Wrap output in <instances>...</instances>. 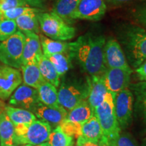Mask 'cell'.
I'll use <instances>...</instances> for the list:
<instances>
[{
  "label": "cell",
  "instance_id": "1",
  "mask_svg": "<svg viewBox=\"0 0 146 146\" xmlns=\"http://www.w3.org/2000/svg\"><path fill=\"white\" fill-rule=\"evenodd\" d=\"M105 44L104 36L92 33H87L71 42L74 58L91 77H102L106 70L104 59Z\"/></svg>",
  "mask_w": 146,
  "mask_h": 146
},
{
  "label": "cell",
  "instance_id": "2",
  "mask_svg": "<svg viewBox=\"0 0 146 146\" xmlns=\"http://www.w3.org/2000/svg\"><path fill=\"white\" fill-rule=\"evenodd\" d=\"M129 65L135 69L146 60V29L138 25H126L118 32Z\"/></svg>",
  "mask_w": 146,
  "mask_h": 146
},
{
  "label": "cell",
  "instance_id": "3",
  "mask_svg": "<svg viewBox=\"0 0 146 146\" xmlns=\"http://www.w3.org/2000/svg\"><path fill=\"white\" fill-rule=\"evenodd\" d=\"M37 17L40 29L50 39L65 41L75 36V28L52 12H39Z\"/></svg>",
  "mask_w": 146,
  "mask_h": 146
},
{
  "label": "cell",
  "instance_id": "4",
  "mask_svg": "<svg viewBox=\"0 0 146 146\" xmlns=\"http://www.w3.org/2000/svg\"><path fill=\"white\" fill-rule=\"evenodd\" d=\"M114 95L108 93L106 100L95 109L96 115L102 128L106 145L121 133L114 108Z\"/></svg>",
  "mask_w": 146,
  "mask_h": 146
},
{
  "label": "cell",
  "instance_id": "5",
  "mask_svg": "<svg viewBox=\"0 0 146 146\" xmlns=\"http://www.w3.org/2000/svg\"><path fill=\"white\" fill-rule=\"evenodd\" d=\"M89 88V77L85 81L64 82L58 91V104L67 111L70 110L80 102L87 100Z\"/></svg>",
  "mask_w": 146,
  "mask_h": 146
},
{
  "label": "cell",
  "instance_id": "6",
  "mask_svg": "<svg viewBox=\"0 0 146 146\" xmlns=\"http://www.w3.org/2000/svg\"><path fill=\"white\" fill-rule=\"evenodd\" d=\"M15 145L29 144L36 145L48 141L52 127L41 120H36L29 125L15 126Z\"/></svg>",
  "mask_w": 146,
  "mask_h": 146
},
{
  "label": "cell",
  "instance_id": "7",
  "mask_svg": "<svg viewBox=\"0 0 146 146\" xmlns=\"http://www.w3.org/2000/svg\"><path fill=\"white\" fill-rule=\"evenodd\" d=\"M25 35L17 31L0 43V62L12 68L20 69L23 66V54Z\"/></svg>",
  "mask_w": 146,
  "mask_h": 146
},
{
  "label": "cell",
  "instance_id": "8",
  "mask_svg": "<svg viewBox=\"0 0 146 146\" xmlns=\"http://www.w3.org/2000/svg\"><path fill=\"white\" fill-rule=\"evenodd\" d=\"M134 99V96L129 87L114 96L115 115L121 130L129 127L132 122Z\"/></svg>",
  "mask_w": 146,
  "mask_h": 146
},
{
  "label": "cell",
  "instance_id": "9",
  "mask_svg": "<svg viewBox=\"0 0 146 146\" xmlns=\"http://www.w3.org/2000/svg\"><path fill=\"white\" fill-rule=\"evenodd\" d=\"M9 98L10 106L27 110L33 114L39 104L41 103L37 89L25 84L18 86Z\"/></svg>",
  "mask_w": 146,
  "mask_h": 146
},
{
  "label": "cell",
  "instance_id": "10",
  "mask_svg": "<svg viewBox=\"0 0 146 146\" xmlns=\"http://www.w3.org/2000/svg\"><path fill=\"white\" fill-rule=\"evenodd\" d=\"M23 83L19 69L5 65L0 62V100H8L15 89Z\"/></svg>",
  "mask_w": 146,
  "mask_h": 146
},
{
  "label": "cell",
  "instance_id": "11",
  "mask_svg": "<svg viewBox=\"0 0 146 146\" xmlns=\"http://www.w3.org/2000/svg\"><path fill=\"white\" fill-rule=\"evenodd\" d=\"M106 10L105 0H79L72 19L98 21L105 16Z\"/></svg>",
  "mask_w": 146,
  "mask_h": 146
},
{
  "label": "cell",
  "instance_id": "12",
  "mask_svg": "<svg viewBox=\"0 0 146 146\" xmlns=\"http://www.w3.org/2000/svg\"><path fill=\"white\" fill-rule=\"evenodd\" d=\"M104 59L106 68H117L133 70L128 63L123 48L117 40L114 39H110L106 42Z\"/></svg>",
  "mask_w": 146,
  "mask_h": 146
},
{
  "label": "cell",
  "instance_id": "13",
  "mask_svg": "<svg viewBox=\"0 0 146 146\" xmlns=\"http://www.w3.org/2000/svg\"><path fill=\"white\" fill-rule=\"evenodd\" d=\"M133 70L122 68H107L103 76L106 87L109 92L115 96L130 85Z\"/></svg>",
  "mask_w": 146,
  "mask_h": 146
},
{
  "label": "cell",
  "instance_id": "14",
  "mask_svg": "<svg viewBox=\"0 0 146 146\" xmlns=\"http://www.w3.org/2000/svg\"><path fill=\"white\" fill-rule=\"evenodd\" d=\"M68 111L60 105L47 106L40 103L34 114L42 121L48 123L51 127L60 126L64 121Z\"/></svg>",
  "mask_w": 146,
  "mask_h": 146
},
{
  "label": "cell",
  "instance_id": "15",
  "mask_svg": "<svg viewBox=\"0 0 146 146\" xmlns=\"http://www.w3.org/2000/svg\"><path fill=\"white\" fill-rule=\"evenodd\" d=\"M25 41L23 54V65L36 62L43 55L39 35L35 33H25Z\"/></svg>",
  "mask_w": 146,
  "mask_h": 146
},
{
  "label": "cell",
  "instance_id": "16",
  "mask_svg": "<svg viewBox=\"0 0 146 146\" xmlns=\"http://www.w3.org/2000/svg\"><path fill=\"white\" fill-rule=\"evenodd\" d=\"M108 93L103 76L90 78V88L87 100L94 112L95 109L106 100Z\"/></svg>",
  "mask_w": 146,
  "mask_h": 146
},
{
  "label": "cell",
  "instance_id": "17",
  "mask_svg": "<svg viewBox=\"0 0 146 146\" xmlns=\"http://www.w3.org/2000/svg\"><path fill=\"white\" fill-rule=\"evenodd\" d=\"M78 137H81L87 141L100 143L104 146H106L102 128L100 127L98 118L94 114L81 126V134Z\"/></svg>",
  "mask_w": 146,
  "mask_h": 146
},
{
  "label": "cell",
  "instance_id": "18",
  "mask_svg": "<svg viewBox=\"0 0 146 146\" xmlns=\"http://www.w3.org/2000/svg\"><path fill=\"white\" fill-rule=\"evenodd\" d=\"M94 114L87 100L80 102L72 110L68 111L64 122L82 126Z\"/></svg>",
  "mask_w": 146,
  "mask_h": 146
},
{
  "label": "cell",
  "instance_id": "19",
  "mask_svg": "<svg viewBox=\"0 0 146 146\" xmlns=\"http://www.w3.org/2000/svg\"><path fill=\"white\" fill-rule=\"evenodd\" d=\"M129 88L135 98V110L142 121L146 125V81L129 85Z\"/></svg>",
  "mask_w": 146,
  "mask_h": 146
},
{
  "label": "cell",
  "instance_id": "20",
  "mask_svg": "<svg viewBox=\"0 0 146 146\" xmlns=\"http://www.w3.org/2000/svg\"><path fill=\"white\" fill-rule=\"evenodd\" d=\"M21 69L22 70L23 84L27 86L37 89L38 87L45 81L40 72L39 66L36 62L23 65Z\"/></svg>",
  "mask_w": 146,
  "mask_h": 146
},
{
  "label": "cell",
  "instance_id": "21",
  "mask_svg": "<svg viewBox=\"0 0 146 146\" xmlns=\"http://www.w3.org/2000/svg\"><path fill=\"white\" fill-rule=\"evenodd\" d=\"M4 112L14 124V127L18 125H29L36 120V116L33 112L12 106H5Z\"/></svg>",
  "mask_w": 146,
  "mask_h": 146
},
{
  "label": "cell",
  "instance_id": "22",
  "mask_svg": "<svg viewBox=\"0 0 146 146\" xmlns=\"http://www.w3.org/2000/svg\"><path fill=\"white\" fill-rule=\"evenodd\" d=\"M43 54L45 56L56 54H62L71 50L70 42L58 41L39 34Z\"/></svg>",
  "mask_w": 146,
  "mask_h": 146
},
{
  "label": "cell",
  "instance_id": "23",
  "mask_svg": "<svg viewBox=\"0 0 146 146\" xmlns=\"http://www.w3.org/2000/svg\"><path fill=\"white\" fill-rule=\"evenodd\" d=\"M78 1L79 0H56L53 5L52 12L70 24V21H73L72 16L77 8Z\"/></svg>",
  "mask_w": 146,
  "mask_h": 146
},
{
  "label": "cell",
  "instance_id": "24",
  "mask_svg": "<svg viewBox=\"0 0 146 146\" xmlns=\"http://www.w3.org/2000/svg\"><path fill=\"white\" fill-rule=\"evenodd\" d=\"M15 145V128L4 110L0 114V145Z\"/></svg>",
  "mask_w": 146,
  "mask_h": 146
},
{
  "label": "cell",
  "instance_id": "25",
  "mask_svg": "<svg viewBox=\"0 0 146 146\" xmlns=\"http://www.w3.org/2000/svg\"><path fill=\"white\" fill-rule=\"evenodd\" d=\"M40 72L45 81L58 87L60 85V76L50 60L44 55H41L37 61Z\"/></svg>",
  "mask_w": 146,
  "mask_h": 146
},
{
  "label": "cell",
  "instance_id": "26",
  "mask_svg": "<svg viewBox=\"0 0 146 146\" xmlns=\"http://www.w3.org/2000/svg\"><path fill=\"white\" fill-rule=\"evenodd\" d=\"M46 57L54 65L58 75L62 76L68 72L71 67V62L74 58V55L71 50L69 52L50 55Z\"/></svg>",
  "mask_w": 146,
  "mask_h": 146
},
{
  "label": "cell",
  "instance_id": "27",
  "mask_svg": "<svg viewBox=\"0 0 146 146\" xmlns=\"http://www.w3.org/2000/svg\"><path fill=\"white\" fill-rule=\"evenodd\" d=\"M38 14L29 13L23 14L14 20L18 31L23 33L31 32L39 34L40 27L37 17Z\"/></svg>",
  "mask_w": 146,
  "mask_h": 146
},
{
  "label": "cell",
  "instance_id": "28",
  "mask_svg": "<svg viewBox=\"0 0 146 146\" xmlns=\"http://www.w3.org/2000/svg\"><path fill=\"white\" fill-rule=\"evenodd\" d=\"M40 102L47 106H58V95L56 87L45 81L37 89Z\"/></svg>",
  "mask_w": 146,
  "mask_h": 146
},
{
  "label": "cell",
  "instance_id": "29",
  "mask_svg": "<svg viewBox=\"0 0 146 146\" xmlns=\"http://www.w3.org/2000/svg\"><path fill=\"white\" fill-rule=\"evenodd\" d=\"M17 7L41 9L43 8V3L41 0H0V14L5 11Z\"/></svg>",
  "mask_w": 146,
  "mask_h": 146
},
{
  "label": "cell",
  "instance_id": "30",
  "mask_svg": "<svg viewBox=\"0 0 146 146\" xmlns=\"http://www.w3.org/2000/svg\"><path fill=\"white\" fill-rule=\"evenodd\" d=\"M47 142L49 146H68L72 145L73 137L68 135L60 126H58L51 131Z\"/></svg>",
  "mask_w": 146,
  "mask_h": 146
},
{
  "label": "cell",
  "instance_id": "31",
  "mask_svg": "<svg viewBox=\"0 0 146 146\" xmlns=\"http://www.w3.org/2000/svg\"><path fill=\"white\" fill-rule=\"evenodd\" d=\"M41 9L31 8V7H17L10 9V10L5 11L0 14V16L3 18L10 20H16V18L23 14L29 13H39L41 12Z\"/></svg>",
  "mask_w": 146,
  "mask_h": 146
},
{
  "label": "cell",
  "instance_id": "32",
  "mask_svg": "<svg viewBox=\"0 0 146 146\" xmlns=\"http://www.w3.org/2000/svg\"><path fill=\"white\" fill-rule=\"evenodd\" d=\"M14 20L6 19L0 16V41H3L17 31Z\"/></svg>",
  "mask_w": 146,
  "mask_h": 146
},
{
  "label": "cell",
  "instance_id": "33",
  "mask_svg": "<svg viewBox=\"0 0 146 146\" xmlns=\"http://www.w3.org/2000/svg\"><path fill=\"white\" fill-rule=\"evenodd\" d=\"M107 146H139L135 138L129 133H120L114 139L110 141Z\"/></svg>",
  "mask_w": 146,
  "mask_h": 146
},
{
  "label": "cell",
  "instance_id": "34",
  "mask_svg": "<svg viewBox=\"0 0 146 146\" xmlns=\"http://www.w3.org/2000/svg\"><path fill=\"white\" fill-rule=\"evenodd\" d=\"M133 17L138 25L146 29V0L137 5L133 11Z\"/></svg>",
  "mask_w": 146,
  "mask_h": 146
},
{
  "label": "cell",
  "instance_id": "35",
  "mask_svg": "<svg viewBox=\"0 0 146 146\" xmlns=\"http://www.w3.org/2000/svg\"><path fill=\"white\" fill-rule=\"evenodd\" d=\"M135 72L140 81H146V60L135 69Z\"/></svg>",
  "mask_w": 146,
  "mask_h": 146
},
{
  "label": "cell",
  "instance_id": "36",
  "mask_svg": "<svg viewBox=\"0 0 146 146\" xmlns=\"http://www.w3.org/2000/svg\"><path fill=\"white\" fill-rule=\"evenodd\" d=\"M76 146H104L103 144L100 143H96L87 141L81 137H78L77 141H76Z\"/></svg>",
  "mask_w": 146,
  "mask_h": 146
},
{
  "label": "cell",
  "instance_id": "37",
  "mask_svg": "<svg viewBox=\"0 0 146 146\" xmlns=\"http://www.w3.org/2000/svg\"><path fill=\"white\" fill-rule=\"evenodd\" d=\"M133 1H135V0H105V1H106L107 3L114 5H123L125 4V3H130Z\"/></svg>",
  "mask_w": 146,
  "mask_h": 146
},
{
  "label": "cell",
  "instance_id": "38",
  "mask_svg": "<svg viewBox=\"0 0 146 146\" xmlns=\"http://www.w3.org/2000/svg\"><path fill=\"white\" fill-rule=\"evenodd\" d=\"M142 146H146V135L145 137L143 139V141H142Z\"/></svg>",
  "mask_w": 146,
  "mask_h": 146
},
{
  "label": "cell",
  "instance_id": "39",
  "mask_svg": "<svg viewBox=\"0 0 146 146\" xmlns=\"http://www.w3.org/2000/svg\"><path fill=\"white\" fill-rule=\"evenodd\" d=\"M32 146H49V145H48V143H47V142H45V143H43L39 144V145H32Z\"/></svg>",
  "mask_w": 146,
  "mask_h": 146
},
{
  "label": "cell",
  "instance_id": "40",
  "mask_svg": "<svg viewBox=\"0 0 146 146\" xmlns=\"http://www.w3.org/2000/svg\"><path fill=\"white\" fill-rule=\"evenodd\" d=\"M18 146H32V145H29V144H25V145H18Z\"/></svg>",
  "mask_w": 146,
  "mask_h": 146
},
{
  "label": "cell",
  "instance_id": "41",
  "mask_svg": "<svg viewBox=\"0 0 146 146\" xmlns=\"http://www.w3.org/2000/svg\"><path fill=\"white\" fill-rule=\"evenodd\" d=\"M0 146H14V145H1Z\"/></svg>",
  "mask_w": 146,
  "mask_h": 146
},
{
  "label": "cell",
  "instance_id": "42",
  "mask_svg": "<svg viewBox=\"0 0 146 146\" xmlns=\"http://www.w3.org/2000/svg\"><path fill=\"white\" fill-rule=\"evenodd\" d=\"M68 146H73L72 145H68Z\"/></svg>",
  "mask_w": 146,
  "mask_h": 146
},
{
  "label": "cell",
  "instance_id": "43",
  "mask_svg": "<svg viewBox=\"0 0 146 146\" xmlns=\"http://www.w3.org/2000/svg\"><path fill=\"white\" fill-rule=\"evenodd\" d=\"M2 112H3V111H2ZM0 112V114H1V112Z\"/></svg>",
  "mask_w": 146,
  "mask_h": 146
}]
</instances>
